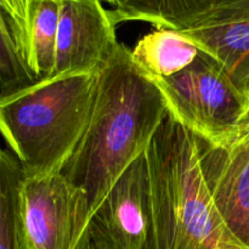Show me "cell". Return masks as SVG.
<instances>
[{
    "label": "cell",
    "mask_w": 249,
    "mask_h": 249,
    "mask_svg": "<svg viewBox=\"0 0 249 249\" xmlns=\"http://www.w3.org/2000/svg\"><path fill=\"white\" fill-rule=\"evenodd\" d=\"M168 114L162 92L131 61L130 49H118L99 74L89 125L61 174L79 196L74 247L87 246L95 212L121 175L150 146Z\"/></svg>",
    "instance_id": "cell-1"
},
{
    "label": "cell",
    "mask_w": 249,
    "mask_h": 249,
    "mask_svg": "<svg viewBox=\"0 0 249 249\" xmlns=\"http://www.w3.org/2000/svg\"><path fill=\"white\" fill-rule=\"evenodd\" d=\"M151 231L146 249H247L216 212L201 168L196 135L165 116L146 150Z\"/></svg>",
    "instance_id": "cell-2"
},
{
    "label": "cell",
    "mask_w": 249,
    "mask_h": 249,
    "mask_svg": "<svg viewBox=\"0 0 249 249\" xmlns=\"http://www.w3.org/2000/svg\"><path fill=\"white\" fill-rule=\"evenodd\" d=\"M99 74L53 75L0 94V134L26 177L63 169L89 125Z\"/></svg>",
    "instance_id": "cell-3"
},
{
    "label": "cell",
    "mask_w": 249,
    "mask_h": 249,
    "mask_svg": "<svg viewBox=\"0 0 249 249\" xmlns=\"http://www.w3.org/2000/svg\"><path fill=\"white\" fill-rule=\"evenodd\" d=\"M168 112L180 124L212 145H228L247 112V97L215 60L199 53L178 74L152 79Z\"/></svg>",
    "instance_id": "cell-4"
},
{
    "label": "cell",
    "mask_w": 249,
    "mask_h": 249,
    "mask_svg": "<svg viewBox=\"0 0 249 249\" xmlns=\"http://www.w3.org/2000/svg\"><path fill=\"white\" fill-rule=\"evenodd\" d=\"M151 231V185L146 152L121 175L90 220L87 243L146 249Z\"/></svg>",
    "instance_id": "cell-5"
},
{
    "label": "cell",
    "mask_w": 249,
    "mask_h": 249,
    "mask_svg": "<svg viewBox=\"0 0 249 249\" xmlns=\"http://www.w3.org/2000/svg\"><path fill=\"white\" fill-rule=\"evenodd\" d=\"M119 44L116 23L101 2L61 0L53 75L100 73Z\"/></svg>",
    "instance_id": "cell-6"
},
{
    "label": "cell",
    "mask_w": 249,
    "mask_h": 249,
    "mask_svg": "<svg viewBox=\"0 0 249 249\" xmlns=\"http://www.w3.org/2000/svg\"><path fill=\"white\" fill-rule=\"evenodd\" d=\"M79 196L61 173L26 177L22 189L24 249H73Z\"/></svg>",
    "instance_id": "cell-7"
},
{
    "label": "cell",
    "mask_w": 249,
    "mask_h": 249,
    "mask_svg": "<svg viewBox=\"0 0 249 249\" xmlns=\"http://www.w3.org/2000/svg\"><path fill=\"white\" fill-rule=\"evenodd\" d=\"M196 138L216 212L231 236L249 249V138L226 146Z\"/></svg>",
    "instance_id": "cell-8"
},
{
    "label": "cell",
    "mask_w": 249,
    "mask_h": 249,
    "mask_svg": "<svg viewBox=\"0 0 249 249\" xmlns=\"http://www.w3.org/2000/svg\"><path fill=\"white\" fill-rule=\"evenodd\" d=\"M10 33L34 80L53 75L61 0H0Z\"/></svg>",
    "instance_id": "cell-9"
},
{
    "label": "cell",
    "mask_w": 249,
    "mask_h": 249,
    "mask_svg": "<svg viewBox=\"0 0 249 249\" xmlns=\"http://www.w3.org/2000/svg\"><path fill=\"white\" fill-rule=\"evenodd\" d=\"M179 32V31H178ZM220 65L231 82L249 91V17L180 31Z\"/></svg>",
    "instance_id": "cell-10"
},
{
    "label": "cell",
    "mask_w": 249,
    "mask_h": 249,
    "mask_svg": "<svg viewBox=\"0 0 249 249\" xmlns=\"http://www.w3.org/2000/svg\"><path fill=\"white\" fill-rule=\"evenodd\" d=\"M201 50L180 32L169 28L155 29L138 41L130 50L134 65L151 79H163L189 67Z\"/></svg>",
    "instance_id": "cell-11"
},
{
    "label": "cell",
    "mask_w": 249,
    "mask_h": 249,
    "mask_svg": "<svg viewBox=\"0 0 249 249\" xmlns=\"http://www.w3.org/2000/svg\"><path fill=\"white\" fill-rule=\"evenodd\" d=\"M21 163L0 146V249H24Z\"/></svg>",
    "instance_id": "cell-12"
},
{
    "label": "cell",
    "mask_w": 249,
    "mask_h": 249,
    "mask_svg": "<svg viewBox=\"0 0 249 249\" xmlns=\"http://www.w3.org/2000/svg\"><path fill=\"white\" fill-rule=\"evenodd\" d=\"M34 82L19 58L0 7V94H10Z\"/></svg>",
    "instance_id": "cell-13"
},
{
    "label": "cell",
    "mask_w": 249,
    "mask_h": 249,
    "mask_svg": "<svg viewBox=\"0 0 249 249\" xmlns=\"http://www.w3.org/2000/svg\"><path fill=\"white\" fill-rule=\"evenodd\" d=\"M246 97H247V104H248L247 112H246L242 122H241L240 125H238L235 136H233V139L228 143V145H231V143L237 142V141H241V140H243V139L249 138V91L246 94ZM224 146H226V145H224Z\"/></svg>",
    "instance_id": "cell-14"
},
{
    "label": "cell",
    "mask_w": 249,
    "mask_h": 249,
    "mask_svg": "<svg viewBox=\"0 0 249 249\" xmlns=\"http://www.w3.org/2000/svg\"><path fill=\"white\" fill-rule=\"evenodd\" d=\"M84 249H109V248L99 245V243L96 242H92V241H88L87 246H85Z\"/></svg>",
    "instance_id": "cell-15"
}]
</instances>
